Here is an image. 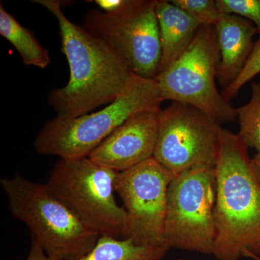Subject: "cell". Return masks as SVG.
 <instances>
[{
    "mask_svg": "<svg viewBox=\"0 0 260 260\" xmlns=\"http://www.w3.org/2000/svg\"><path fill=\"white\" fill-rule=\"evenodd\" d=\"M59 24L61 51L70 67L65 86L51 90L48 103L59 118H75L109 104L127 92L138 76L109 44L70 21L58 0H35Z\"/></svg>",
    "mask_w": 260,
    "mask_h": 260,
    "instance_id": "obj_1",
    "label": "cell"
},
{
    "mask_svg": "<svg viewBox=\"0 0 260 260\" xmlns=\"http://www.w3.org/2000/svg\"><path fill=\"white\" fill-rule=\"evenodd\" d=\"M248 149L239 135L220 128L213 252L218 260L260 256V185Z\"/></svg>",
    "mask_w": 260,
    "mask_h": 260,
    "instance_id": "obj_2",
    "label": "cell"
},
{
    "mask_svg": "<svg viewBox=\"0 0 260 260\" xmlns=\"http://www.w3.org/2000/svg\"><path fill=\"white\" fill-rule=\"evenodd\" d=\"M13 216L23 222L48 256L77 260L95 246L100 236L87 227L47 184L15 174L0 179Z\"/></svg>",
    "mask_w": 260,
    "mask_h": 260,
    "instance_id": "obj_3",
    "label": "cell"
},
{
    "mask_svg": "<svg viewBox=\"0 0 260 260\" xmlns=\"http://www.w3.org/2000/svg\"><path fill=\"white\" fill-rule=\"evenodd\" d=\"M162 102L155 78L138 77L127 92L98 112L68 119L55 116L48 121L36 137L34 149L40 155L62 160L88 158L129 118L160 108Z\"/></svg>",
    "mask_w": 260,
    "mask_h": 260,
    "instance_id": "obj_4",
    "label": "cell"
},
{
    "mask_svg": "<svg viewBox=\"0 0 260 260\" xmlns=\"http://www.w3.org/2000/svg\"><path fill=\"white\" fill-rule=\"evenodd\" d=\"M117 172L88 158L59 159L47 185L89 229L100 237L126 239L127 215L116 203Z\"/></svg>",
    "mask_w": 260,
    "mask_h": 260,
    "instance_id": "obj_5",
    "label": "cell"
},
{
    "mask_svg": "<svg viewBox=\"0 0 260 260\" xmlns=\"http://www.w3.org/2000/svg\"><path fill=\"white\" fill-rule=\"evenodd\" d=\"M220 59L215 25L200 26L182 55L155 78L162 99L196 107L220 124L235 120L237 109L217 88Z\"/></svg>",
    "mask_w": 260,
    "mask_h": 260,
    "instance_id": "obj_6",
    "label": "cell"
},
{
    "mask_svg": "<svg viewBox=\"0 0 260 260\" xmlns=\"http://www.w3.org/2000/svg\"><path fill=\"white\" fill-rule=\"evenodd\" d=\"M216 200L215 167L177 174L167 193L164 242L170 249L213 254Z\"/></svg>",
    "mask_w": 260,
    "mask_h": 260,
    "instance_id": "obj_7",
    "label": "cell"
},
{
    "mask_svg": "<svg viewBox=\"0 0 260 260\" xmlns=\"http://www.w3.org/2000/svg\"><path fill=\"white\" fill-rule=\"evenodd\" d=\"M156 0H128L122 9L106 13L92 9L84 27L113 48L138 77L154 79L161 59Z\"/></svg>",
    "mask_w": 260,
    "mask_h": 260,
    "instance_id": "obj_8",
    "label": "cell"
},
{
    "mask_svg": "<svg viewBox=\"0 0 260 260\" xmlns=\"http://www.w3.org/2000/svg\"><path fill=\"white\" fill-rule=\"evenodd\" d=\"M220 124L188 104H172L159 115L153 158L177 175L197 167H215Z\"/></svg>",
    "mask_w": 260,
    "mask_h": 260,
    "instance_id": "obj_9",
    "label": "cell"
},
{
    "mask_svg": "<svg viewBox=\"0 0 260 260\" xmlns=\"http://www.w3.org/2000/svg\"><path fill=\"white\" fill-rule=\"evenodd\" d=\"M175 176L153 157L117 172L116 193L127 215L126 239L138 245L167 246L164 225L167 193Z\"/></svg>",
    "mask_w": 260,
    "mask_h": 260,
    "instance_id": "obj_10",
    "label": "cell"
},
{
    "mask_svg": "<svg viewBox=\"0 0 260 260\" xmlns=\"http://www.w3.org/2000/svg\"><path fill=\"white\" fill-rule=\"evenodd\" d=\"M160 108L135 114L109 135L88 158L116 172L153 158Z\"/></svg>",
    "mask_w": 260,
    "mask_h": 260,
    "instance_id": "obj_11",
    "label": "cell"
},
{
    "mask_svg": "<svg viewBox=\"0 0 260 260\" xmlns=\"http://www.w3.org/2000/svg\"><path fill=\"white\" fill-rule=\"evenodd\" d=\"M215 27L220 56L217 79L225 88L237 79L245 68L257 32L249 20L225 13H222Z\"/></svg>",
    "mask_w": 260,
    "mask_h": 260,
    "instance_id": "obj_12",
    "label": "cell"
},
{
    "mask_svg": "<svg viewBox=\"0 0 260 260\" xmlns=\"http://www.w3.org/2000/svg\"><path fill=\"white\" fill-rule=\"evenodd\" d=\"M155 10L162 49L158 75L164 73L188 49L200 25L171 1L156 0Z\"/></svg>",
    "mask_w": 260,
    "mask_h": 260,
    "instance_id": "obj_13",
    "label": "cell"
},
{
    "mask_svg": "<svg viewBox=\"0 0 260 260\" xmlns=\"http://www.w3.org/2000/svg\"><path fill=\"white\" fill-rule=\"evenodd\" d=\"M0 34L13 44L24 64L45 69L51 63L49 51L37 40L34 32L21 25L0 4Z\"/></svg>",
    "mask_w": 260,
    "mask_h": 260,
    "instance_id": "obj_14",
    "label": "cell"
},
{
    "mask_svg": "<svg viewBox=\"0 0 260 260\" xmlns=\"http://www.w3.org/2000/svg\"><path fill=\"white\" fill-rule=\"evenodd\" d=\"M167 246L138 245L129 239L100 237L95 246L77 260H162Z\"/></svg>",
    "mask_w": 260,
    "mask_h": 260,
    "instance_id": "obj_15",
    "label": "cell"
},
{
    "mask_svg": "<svg viewBox=\"0 0 260 260\" xmlns=\"http://www.w3.org/2000/svg\"><path fill=\"white\" fill-rule=\"evenodd\" d=\"M239 119V133L248 148L260 152V82L251 83L250 101L237 108Z\"/></svg>",
    "mask_w": 260,
    "mask_h": 260,
    "instance_id": "obj_16",
    "label": "cell"
},
{
    "mask_svg": "<svg viewBox=\"0 0 260 260\" xmlns=\"http://www.w3.org/2000/svg\"><path fill=\"white\" fill-rule=\"evenodd\" d=\"M171 2L196 20L200 26L216 25L222 14L217 0H171Z\"/></svg>",
    "mask_w": 260,
    "mask_h": 260,
    "instance_id": "obj_17",
    "label": "cell"
},
{
    "mask_svg": "<svg viewBox=\"0 0 260 260\" xmlns=\"http://www.w3.org/2000/svg\"><path fill=\"white\" fill-rule=\"evenodd\" d=\"M221 13L239 15L254 24L260 39V0H217Z\"/></svg>",
    "mask_w": 260,
    "mask_h": 260,
    "instance_id": "obj_18",
    "label": "cell"
},
{
    "mask_svg": "<svg viewBox=\"0 0 260 260\" xmlns=\"http://www.w3.org/2000/svg\"><path fill=\"white\" fill-rule=\"evenodd\" d=\"M260 74V39L254 43V49L245 68L237 79L227 88H224L222 92L225 100L230 103L233 99L237 96L239 90L248 82L252 80L256 75Z\"/></svg>",
    "mask_w": 260,
    "mask_h": 260,
    "instance_id": "obj_19",
    "label": "cell"
},
{
    "mask_svg": "<svg viewBox=\"0 0 260 260\" xmlns=\"http://www.w3.org/2000/svg\"><path fill=\"white\" fill-rule=\"evenodd\" d=\"M128 0H95V3L106 13H115L122 9L127 3Z\"/></svg>",
    "mask_w": 260,
    "mask_h": 260,
    "instance_id": "obj_20",
    "label": "cell"
},
{
    "mask_svg": "<svg viewBox=\"0 0 260 260\" xmlns=\"http://www.w3.org/2000/svg\"><path fill=\"white\" fill-rule=\"evenodd\" d=\"M26 260H55L46 254L42 248L34 239H31L30 249Z\"/></svg>",
    "mask_w": 260,
    "mask_h": 260,
    "instance_id": "obj_21",
    "label": "cell"
},
{
    "mask_svg": "<svg viewBox=\"0 0 260 260\" xmlns=\"http://www.w3.org/2000/svg\"><path fill=\"white\" fill-rule=\"evenodd\" d=\"M251 164H252L253 169H254L256 179L260 185V152H257L251 158Z\"/></svg>",
    "mask_w": 260,
    "mask_h": 260,
    "instance_id": "obj_22",
    "label": "cell"
},
{
    "mask_svg": "<svg viewBox=\"0 0 260 260\" xmlns=\"http://www.w3.org/2000/svg\"><path fill=\"white\" fill-rule=\"evenodd\" d=\"M244 257L250 258L253 260H260V256L254 255V254H250V253H246Z\"/></svg>",
    "mask_w": 260,
    "mask_h": 260,
    "instance_id": "obj_23",
    "label": "cell"
},
{
    "mask_svg": "<svg viewBox=\"0 0 260 260\" xmlns=\"http://www.w3.org/2000/svg\"><path fill=\"white\" fill-rule=\"evenodd\" d=\"M169 260H185L184 259H182V258H177V259H169Z\"/></svg>",
    "mask_w": 260,
    "mask_h": 260,
    "instance_id": "obj_24",
    "label": "cell"
}]
</instances>
